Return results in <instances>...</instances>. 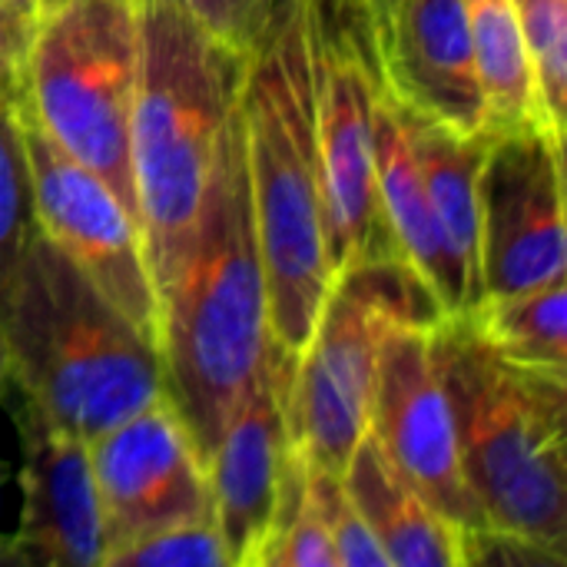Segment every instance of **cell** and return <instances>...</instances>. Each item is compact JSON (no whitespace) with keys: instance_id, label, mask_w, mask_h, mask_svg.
Returning a JSON list of instances; mask_svg holds the SVG:
<instances>
[{"instance_id":"ffe728a7","label":"cell","mask_w":567,"mask_h":567,"mask_svg":"<svg viewBox=\"0 0 567 567\" xmlns=\"http://www.w3.org/2000/svg\"><path fill=\"white\" fill-rule=\"evenodd\" d=\"M465 316L502 355L535 369L567 372V276L512 296L482 299Z\"/></svg>"},{"instance_id":"7a4b0ae2","label":"cell","mask_w":567,"mask_h":567,"mask_svg":"<svg viewBox=\"0 0 567 567\" xmlns=\"http://www.w3.org/2000/svg\"><path fill=\"white\" fill-rule=\"evenodd\" d=\"M435 365L488 535L567 561V372L492 349L468 316L435 322Z\"/></svg>"},{"instance_id":"3957f363","label":"cell","mask_w":567,"mask_h":567,"mask_svg":"<svg viewBox=\"0 0 567 567\" xmlns=\"http://www.w3.org/2000/svg\"><path fill=\"white\" fill-rule=\"evenodd\" d=\"M243 146L269 296V336L296 359L332 282L302 0H276L246 50Z\"/></svg>"},{"instance_id":"5b68a950","label":"cell","mask_w":567,"mask_h":567,"mask_svg":"<svg viewBox=\"0 0 567 567\" xmlns=\"http://www.w3.org/2000/svg\"><path fill=\"white\" fill-rule=\"evenodd\" d=\"M3 362L10 392L86 442L163 395L156 346L40 229L3 316Z\"/></svg>"},{"instance_id":"cb8c5ba5","label":"cell","mask_w":567,"mask_h":567,"mask_svg":"<svg viewBox=\"0 0 567 567\" xmlns=\"http://www.w3.org/2000/svg\"><path fill=\"white\" fill-rule=\"evenodd\" d=\"M103 567H233V558L209 515L143 535L113 551Z\"/></svg>"},{"instance_id":"6da1fadb","label":"cell","mask_w":567,"mask_h":567,"mask_svg":"<svg viewBox=\"0 0 567 567\" xmlns=\"http://www.w3.org/2000/svg\"><path fill=\"white\" fill-rule=\"evenodd\" d=\"M269 339L266 269L236 93L216 140L189 252L159 306L163 395L203 458L213 455Z\"/></svg>"},{"instance_id":"484cf974","label":"cell","mask_w":567,"mask_h":567,"mask_svg":"<svg viewBox=\"0 0 567 567\" xmlns=\"http://www.w3.org/2000/svg\"><path fill=\"white\" fill-rule=\"evenodd\" d=\"M30 40V17L0 0V103L23 90V56Z\"/></svg>"},{"instance_id":"277c9868","label":"cell","mask_w":567,"mask_h":567,"mask_svg":"<svg viewBox=\"0 0 567 567\" xmlns=\"http://www.w3.org/2000/svg\"><path fill=\"white\" fill-rule=\"evenodd\" d=\"M140 70L130 126L136 223L163 306L189 252L223 120L239 93L246 53L179 7L136 0Z\"/></svg>"},{"instance_id":"44dd1931","label":"cell","mask_w":567,"mask_h":567,"mask_svg":"<svg viewBox=\"0 0 567 567\" xmlns=\"http://www.w3.org/2000/svg\"><path fill=\"white\" fill-rule=\"evenodd\" d=\"M10 103H0V405L10 399V379H7V362H3V316L10 306V292L17 282L23 252L30 239L37 236L30 176H27V159H23Z\"/></svg>"},{"instance_id":"7402d4cb","label":"cell","mask_w":567,"mask_h":567,"mask_svg":"<svg viewBox=\"0 0 567 567\" xmlns=\"http://www.w3.org/2000/svg\"><path fill=\"white\" fill-rule=\"evenodd\" d=\"M542 110L551 130H567V0H512Z\"/></svg>"},{"instance_id":"7c38bea8","label":"cell","mask_w":567,"mask_h":567,"mask_svg":"<svg viewBox=\"0 0 567 567\" xmlns=\"http://www.w3.org/2000/svg\"><path fill=\"white\" fill-rule=\"evenodd\" d=\"M86 445L100 498L103 561L143 535L213 515L206 458L166 395Z\"/></svg>"},{"instance_id":"9a60e30c","label":"cell","mask_w":567,"mask_h":567,"mask_svg":"<svg viewBox=\"0 0 567 567\" xmlns=\"http://www.w3.org/2000/svg\"><path fill=\"white\" fill-rule=\"evenodd\" d=\"M382 93L452 133H492L465 0H392L369 23Z\"/></svg>"},{"instance_id":"30bf717a","label":"cell","mask_w":567,"mask_h":567,"mask_svg":"<svg viewBox=\"0 0 567 567\" xmlns=\"http://www.w3.org/2000/svg\"><path fill=\"white\" fill-rule=\"evenodd\" d=\"M565 276V136L548 123L488 133L478 169V302Z\"/></svg>"},{"instance_id":"f1b7e54d","label":"cell","mask_w":567,"mask_h":567,"mask_svg":"<svg viewBox=\"0 0 567 567\" xmlns=\"http://www.w3.org/2000/svg\"><path fill=\"white\" fill-rule=\"evenodd\" d=\"M10 7H17V10H23L27 17H33V10H37V0H7Z\"/></svg>"},{"instance_id":"83f0119b","label":"cell","mask_w":567,"mask_h":567,"mask_svg":"<svg viewBox=\"0 0 567 567\" xmlns=\"http://www.w3.org/2000/svg\"><path fill=\"white\" fill-rule=\"evenodd\" d=\"M10 482V465L7 462H0V488ZM3 545H7V535H0V565H3Z\"/></svg>"},{"instance_id":"d4e9b609","label":"cell","mask_w":567,"mask_h":567,"mask_svg":"<svg viewBox=\"0 0 567 567\" xmlns=\"http://www.w3.org/2000/svg\"><path fill=\"white\" fill-rule=\"evenodd\" d=\"M163 3L179 7L199 27H206L213 37H219L239 53H246L256 43L276 7V0H163Z\"/></svg>"},{"instance_id":"52a82bcc","label":"cell","mask_w":567,"mask_h":567,"mask_svg":"<svg viewBox=\"0 0 567 567\" xmlns=\"http://www.w3.org/2000/svg\"><path fill=\"white\" fill-rule=\"evenodd\" d=\"M405 319H442L405 262L375 256L332 276L316 326L289 365V439L309 468L342 475L369 432L382 339Z\"/></svg>"},{"instance_id":"8992f818","label":"cell","mask_w":567,"mask_h":567,"mask_svg":"<svg viewBox=\"0 0 567 567\" xmlns=\"http://www.w3.org/2000/svg\"><path fill=\"white\" fill-rule=\"evenodd\" d=\"M140 70L136 0H40L23 56V100L43 133L96 173L136 219L130 126ZM140 226V223H136Z\"/></svg>"},{"instance_id":"2e32d148","label":"cell","mask_w":567,"mask_h":567,"mask_svg":"<svg viewBox=\"0 0 567 567\" xmlns=\"http://www.w3.org/2000/svg\"><path fill=\"white\" fill-rule=\"evenodd\" d=\"M375 196L392 252L422 282L442 319L475 309V289L429 199L405 113L382 93L375 110Z\"/></svg>"},{"instance_id":"5bb4252c","label":"cell","mask_w":567,"mask_h":567,"mask_svg":"<svg viewBox=\"0 0 567 567\" xmlns=\"http://www.w3.org/2000/svg\"><path fill=\"white\" fill-rule=\"evenodd\" d=\"M20 442V525L7 535L10 567H103V522L86 439L10 392L0 405Z\"/></svg>"},{"instance_id":"603a6c76","label":"cell","mask_w":567,"mask_h":567,"mask_svg":"<svg viewBox=\"0 0 567 567\" xmlns=\"http://www.w3.org/2000/svg\"><path fill=\"white\" fill-rule=\"evenodd\" d=\"M306 495L312 512L329 532L336 565L339 567H389L385 551L379 548L375 535L369 532L365 518L359 515L352 495L342 485L339 472L309 468L306 465Z\"/></svg>"},{"instance_id":"8fae6325","label":"cell","mask_w":567,"mask_h":567,"mask_svg":"<svg viewBox=\"0 0 567 567\" xmlns=\"http://www.w3.org/2000/svg\"><path fill=\"white\" fill-rule=\"evenodd\" d=\"M435 322L405 319L379 349L369 432L395 472L472 545L488 535L485 515L465 482L455 419L435 365Z\"/></svg>"},{"instance_id":"e0dca14e","label":"cell","mask_w":567,"mask_h":567,"mask_svg":"<svg viewBox=\"0 0 567 567\" xmlns=\"http://www.w3.org/2000/svg\"><path fill=\"white\" fill-rule=\"evenodd\" d=\"M342 485L385 551L389 567H472L475 545L449 525L385 458L372 432L352 449Z\"/></svg>"},{"instance_id":"4fadbf2b","label":"cell","mask_w":567,"mask_h":567,"mask_svg":"<svg viewBox=\"0 0 567 567\" xmlns=\"http://www.w3.org/2000/svg\"><path fill=\"white\" fill-rule=\"evenodd\" d=\"M289 365L292 359L269 339L213 455L206 458L213 522L229 548L233 567H259L292 468L296 445L286 419Z\"/></svg>"},{"instance_id":"4316f807","label":"cell","mask_w":567,"mask_h":567,"mask_svg":"<svg viewBox=\"0 0 567 567\" xmlns=\"http://www.w3.org/2000/svg\"><path fill=\"white\" fill-rule=\"evenodd\" d=\"M362 7H365V13H369V23L372 20H379L389 7H392V0H362Z\"/></svg>"},{"instance_id":"d6986e66","label":"cell","mask_w":567,"mask_h":567,"mask_svg":"<svg viewBox=\"0 0 567 567\" xmlns=\"http://www.w3.org/2000/svg\"><path fill=\"white\" fill-rule=\"evenodd\" d=\"M465 10L475 66L488 106V130L495 133L528 123H548L512 0H465Z\"/></svg>"},{"instance_id":"ba28073f","label":"cell","mask_w":567,"mask_h":567,"mask_svg":"<svg viewBox=\"0 0 567 567\" xmlns=\"http://www.w3.org/2000/svg\"><path fill=\"white\" fill-rule=\"evenodd\" d=\"M329 272L392 256L375 196L379 73L362 0H302ZM402 262V259H399Z\"/></svg>"},{"instance_id":"ac0fdd59","label":"cell","mask_w":567,"mask_h":567,"mask_svg":"<svg viewBox=\"0 0 567 567\" xmlns=\"http://www.w3.org/2000/svg\"><path fill=\"white\" fill-rule=\"evenodd\" d=\"M412 150L429 189V199L442 219L445 236L452 239L458 259L475 289L478 302V169L488 146V133H452L445 126L415 120L405 113Z\"/></svg>"},{"instance_id":"9c48e42d","label":"cell","mask_w":567,"mask_h":567,"mask_svg":"<svg viewBox=\"0 0 567 567\" xmlns=\"http://www.w3.org/2000/svg\"><path fill=\"white\" fill-rule=\"evenodd\" d=\"M10 106L27 159L37 229L159 352V299L136 219L96 173L43 133L23 93Z\"/></svg>"}]
</instances>
